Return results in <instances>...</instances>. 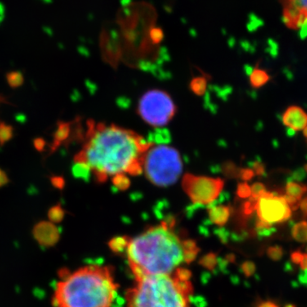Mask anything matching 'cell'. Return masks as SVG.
Returning a JSON list of instances; mask_svg holds the SVG:
<instances>
[{"label": "cell", "instance_id": "f1b7e54d", "mask_svg": "<svg viewBox=\"0 0 307 307\" xmlns=\"http://www.w3.org/2000/svg\"><path fill=\"white\" fill-rule=\"evenodd\" d=\"M306 172L303 168H298L293 171L292 175L290 177L289 181L300 182L305 179Z\"/></svg>", "mask_w": 307, "mask_h": 307}, {"label": "cell", "instance_id": "7402d4cb", "mask_svg": "<svg viewBox=\"0 0 307 307\" xmlns=\"http://www.w3.org/2000/svg\"><path fill=\"white\" fill-rule=\"evenodd\" d=\"M112 181L113 185L120 190H126L128 189L131 184L130 179L125 174H117L116 176H113Z\"/></svg>", "mask_w": 307, "mask_h": 307}, {"label": "cell", "instance_id": "30bf717a", "mask_svg": "<svg viewBox=\"0 0 307 307\" xmlns=\"http://www.w3.org/2000/svg\"><path fill=\"white\" fill-rule=\"evenodd\" d=\"M33 238L41 247H52L60 240V229L51 221H41L33 226Z\"/></svg>", "mask_w": 307, "mask_h": 307}, {"label": "cell", "instance_id": "4316f807", "mask_svg": "<svg viewBox=\"0 0 307 307\" xmlns=\"http://www.w3.org/2000/svg\"><path fill=\"white\" fill-rule=\"evenodd\" d=\"M50 181H51V185L55 189H59V190H63L65 187L66 181L63 177L53 175L50 178Z\"/></svg>", "mask_w": 307, "mask_h": 307}, {"label": "cell", "instance_id": "7c38bea8", "mask_svg": "<svg viewBox=\"0 0 307 307\" xmlns=\"http://www.w3.org/2000/svg\"><path fill=\"white\" fill-rule=\"evenodd\" d=\"M72 123L65 121H58L56 129L53 133V139L50 144V156L55 153L63 144H68L72 133Z\"/></svg>", "mask_w": 307, "mask_h": 307}, {"label": "cell", "instance_id": "2e32d148", "mask_svg": "<svg viewBox=\"0 0 307 307\" xmlns=\"http://www.w3.org/2000/svg\"><path fill=\"white\" fill-rule=\"evenodd\" d=\"M292 236L297 242H307V221L299 222L293 227Z\"/></svg>", "mask_w": 307, "mask_h": 307}, {"label": "cell", "instance_id": "484cf974", "mask_svg": "<svg viewBox=\"0 0 307 307\" xmlns=\"http://www.w3.org/2000/svg\"><path fill=\"white\" fill-rule=\"evenodd\" d=\"M237 194L240 198H248L251 197V187L247 183L238 184Z\"/></svg>", "mask_w": 307, "mask_h": 307}, {"label": "cell", "instance_id": "74e56055", "mask_svg": "<svg viewBox=\"0 0 307 307\" xmlns=\"http://www.w3.org/2000/svg\"><path fill=\"white\" fill-rule=\"evenodd\" d=\"M300 265L301 267V269H307V255H303L302 259L300 261Z\"/></svg>", "mask_w": 307, "mask_h": 307}, {"label": "cell", "instance_id": "83f0119b", "mask_svg": "<svg viewBox=\"0 0 307 307\" xmlns=\"http://www.w3.org/2000/svg\"><path fill=\"white\" fill-rule=\"evenodd\" d=\"M267 254H268V256L273 260H278L282 258L283 251H282V247L279 246H274V247H270L267 251Z\"/></svg>", "mask_w": 307, "mask_h": 307}, {"label": "cell", "instance_id": "d590c367", "mask_svg": "<svg viewBox=\"0 0 307 307\" xmlns=\"http://www.w3.org/2000/svg\"><path fill=\"white\" fill-rule=\"evenodd\" d=\"M300 208L302 212L303 216L307 218V197L300 201Z\"/></svg>", "mask_w": 307, "mask_h": 307}, {"label": "cell", "instance_id": "8d00e7d4", "mask_svg": "<svg viewBox=\"0 0 307 307\" xmlns=\"http://www.w3.org/2000/svg\"><path fill=\"white\" fill-rule=\"evenodd\" d=\"M258 307H279L278 305L276 304V303L273 302V301H270V300H267V301H264V302H261L259 304V306Z\"/></svg>", "mask_w": 307, "mask_h": 307}, {"label": "cell", "instance_id": "ac0fdd59", "mask_svg": "<svg viewBox=\"0 0 307 307\" xmlns=\"http://www.w3.org/2000/svg\"><path fill=\"white\" fill-rule=\"evenodd\" d=\"M14 137V128L11 125L0 121V146L2 147Z\"/></svg>", "mask_w": 307, "mask_h": 307}, {"label": "cell", "instance_id": "f35d334b", "mask_svg": "<svg viewBox=\"0 0 307 307\" xmlns=\"http://www.w3.org/2000/svg\"><path fill=\"white\" fill-rule=\"evenodd\" d=\"M8 103L7 99H5V97L0 95V103Z\"/></svg>", "mask_w": 307, "mask_h": 307}, {"label": "cell", "instance_id": "e575fe53", "mask_svg": "<svg viewBox=\"0 0 307 307\" xmlns=\"http://www.w3.org/2000/svg\"><path fill=\"white\" fill-rule=\"evenodd\" d=\"M303 255L304 254H301V252H294L291 255V259L295 264H300V261L302 259Z\"/></svg>", "mask_w": 307, "mask_h": 307}, {"label": "cell", "instance_id": "ffe728a7", "mask_svg": "<svg viewBox=\"0 0 307 307\" xmlns=\"http://www.w3.org/2000/svg\"><path fill=\"white\" fill-rule=\"evenodd\" d=\"M149 143L157 144H166L170 142V133L166 129H157L149 135Z\"/></svg>", "mask_w": 307, "mask_h": 307}, {"label": "cell", "instance_id": "4dcf8cb0", "mask_svg": "<svg viewBox=\"0 0 307 307\" xmlns=\"http://www.w3.org/2000/svg\"><path fill=\"white\" fill-rule=\"evenodd\" d=\"M239 175L241 179H243L245 181L252 179L255 176V171H253L252 169H241L239 171Z\"/></svg>", "mask_w": 307, "mask_h": 307}, {"label": "cell", "instance_id": "d6986e66", "mask_svg": "<svg viewBox=\"0 0 307 307\" xmlns=\"http://www.w3.org/2000/svg\"><path fill=\"white\" fill-rule=\"evenodd\" d=\"M74 162L75 163L73 164V168H72L73 176L77 179L87 180L91 171L90 167L84 162H79V161H74Z\"/></svg>", "mask_w": 307, "mask_h": 307}, {"label": "cell", "instance_id": "8992f818", "mask_svg": "<svg viewBox=\"0 0 307 307\" xmlns=\"http://www.w3.org/2000/svg\"><path fill=\"white\" fill-rule=\"evenodd\" d=\"M138 112L146 123L160 127L171 121L176 113V106L165 91L151 90L142 97Z\"/></svg>", "mask_w": 307, "mask_h": 307}, {"label": "cell", "instance_id": "8fae6325", "mask_svg": "<svg viewBox=\"0 0 307 307\" xmlns=\"http://www.w3.org/2000/svg\"><path fill=\"white\" fill-rule=\"evenodd\" d=\"M282 123L293 131H301L307 126V113L298 106H290L282 117Z\"/></svg>", "mask_w": 307, "mask_h": 307}, {"label": "cell", "instance_id": "44dd1931", "mask_svg": "<svg viewBox=\"0 0 307 307\" xmlns=\"http://www.w3.org/2000/svg\"><path fill=\"white\" fill-rule=\"evenodd\" d=\"M6 80L9 86L13 89L19 88L24 83V77L23 73L18 71H12L7 73Z\"/></svg>", "mask_w": 307, "mask_h": 307}, {"label": "cell", "instance_id": "1f68e13d", "mask_svg": "<svg viewBox=\"0 0 307 307\" xmlns=\"http://www.w3.org/2000/svg\"><path fill=\"white\" fill-rule=\"evenodd\" d=\"M46 146V142L45 139L42 138H37V139L33 140V147L37 151H43Z\"/></svg>", "mask_w": 307, "mask_h": 307}, {"label": "cell", "instance_id": "60d3db41", "mask_svg": "<svg viewBox=\"0 0 307 307\" xmlns=\"http://www.w3.org/2000/svg\"><path fill=\"white\" fill-rule=\"evenodd\" d=\"M304 170H305V172L307 174V164H305V166H304Z\"/></svg>", "mask_w": 307, "mask_h": 307}, {"label": "cell", "instance_id": "5b68a950", "mask_svg": "<svg viewBox=\"0 0 307 307\" xmlns=\"http://www.w3.org/2000/svg\"><path fill=\"white\" fill-rule=\"evenodd\" d=\"M143 170L152 184L169 186L175 184L183 171L179 152L166 145L150 147L143 157Z\"/></svg>", "mask_w": 307, "mask_h": 307}, {"label": "cell", "instance_id": "836d02e7", "mask_svg": "<svg viewBox=\"0 0 307 307\" xmlns=\"http://www.w3.org/2000/svg\"><path fill=\"white\" fill-rule=\"evenodd\" d=\"M242 269L244 270V272L247 276H250V275H252L254 272H255V264L251 263V262H247V263H245L242 265Z\"/></svg>", "mask_w": 307, "mask_h": 307}, {"label": "cell", "instance_id": "277c9868", "mask_svg": "<svg viewBox=\"0 0 307 307\" xmlns=\"http://www.w3.org/2000/svg\"><path fill=\"white\" fill-rule=\"evenodd\" d=\"M190 272L179 268L172 274L149 275L137 278L126 291L127 307H189Z\"/></svg>", "mask_w": 307, "mask_h": 307}, {"label": "cell", "instance_id": "603a6c76", "mask_svg": "<svg viewBox=\"0 0 307 307\" xmlns=\"http://www.w3.org/2000/svg\"><path fill=\"white\" fill-rule=\"evenodd\" d=\"M206 83L204 78H196L191 81L190 87L194 93L202 96L206 91Z\"/></svg>", "mask_w": 307, "mask_h": 307}, {"label": "cell", "instance_id": "cb8c5ba5", "mask_svg": "<svg viewBox=\"0 0 307 307\" xmlns=\"http://www.w3.org/2000/svg\"><path fill=\"white\" fill-rule=\"evenodd\" d=\"M128 238L126 237H117L116 239H113L109 243L111 250L116 251V252H121L123 250H126V246L128 244Z\"/></svg>", "mask_w": 307, "mask_h": 307}, {"label": "cell", "instance_id": "d4e9b609", "mask_svg": "<svg viewBox=\"0 0 307 307\" xmlns=\"http://www.w3.org/2000/svg\"><path fill=\"white\" fill-rule=\"evenodd\" d=\"M266 192V188L262 183H255L251 187V197L255 199H259Z\"/></svg>", "mask_w": 307, "mask_h": 307}, {"label": "cell", "instance_id": "7a4b0ae2", "mask_svg": "<svg viewBox=\"0 0 307 307\" xmlns=\"http://www.w3.org/2000/svg\"><path fill=\"white\" fill-rule=\"evenodd\" d=\"M171 226L163 222L129 239L125 251L136 279L149 275L172 274L196 258L197 244L181 240Z\"/></svg>", "mask_w": 307, "mask_h": 307}, {"label": "cell", "instance_id": "e0dca14e", "mask_svg": "<svg viewBox=\"0 0 307 307\" xmlns=\"http://www.w3.org/2000/svg\"><path fill=\"white\" fill-rule=\"evenodd\" d=\"M65 214L66 211L63 209V206L60 203H57L49 209L47 215H48L49 221H51L53 224H58L63 221Z\"/></svg>", "mask_w": 307, "mask_h": 307}, {"label": "cell", "instance_id": "3957f363", "mask_svg": "<svg viewBox=\"0 0 307 307\" xmlns=\"http://www.w3.org/2000/svg\"><path fill=\"white\" fill-rule=\"evenodd\" d=\"M60 275L55 283L53 307H110L118 285L110 267L86 265Z\"/></svg>", "mask_w": 307, "mask_h": 307}, {"label": "cell", "instance_id": "6da1fadb", "mask_svg": "<svg viewBox=\"0 0 307 307\" xmlns=\"http://www.w3.org/2000/svg\"><path fill=\"white\" fill-rule=\"evenodd\" d=\"M88 126L86 144L74 161L86 163L100 183L117 174H142L143 157L152 144L134 131L113 125Z\"/></svg>", "mask_w": 307, "mask_h": 307}, {"label": "cell", "instance_id": "52a82bcc", "mask_svg": "<svg viewBox=\"0 0 307 307\" xmlns=\"http://www.w3.org/2000/svg\"><path fill=\"white\" fill-rule=\"evenodd\" d=\"M257 228L259 231L272 229L273 224L287 221L292 215V209L282 196L267 191L257 201Z\"/></svg>", "mask_w": 307, "mask_h": 307}, {"label": "cell", "instance_id": "d6a6232c", "mask_svg": "<svg viewBox=\"0 0 307 307\" xmlns=\"http://www.w3.org/2000/svg\"><path fill=\"white\" fill-rule=\"evenodd\" d=\"M10 183V179L7 174L3 169L0 168V188L7 185Z\"/></svg>", "mask_w": 307, "mask_h": 307}, {"label": "cell", "instance_id": "f546056e", "mask_svg": "<svg viewBox=\"0 0 307 307\" xmlns=\"http://www.w3.org/2000/svg\"><path fill=\"white\" fill-rule=\"evenodd\" d=\"M253 171H255V174L258 176H262L265 174V167L264 164L261 161H257L253 163Z\"/></svg>", "mask_w": 307, "mask_h": 307}, {"label": "cell", "instance_id": "ab89813d", "mask_svg": "<svg viewBox=\"0 0 307 307\" xmlns=\"http://www.w3.org/2000/svg\"><path fill=\"white\" fill-rule=\"evenodd\" d=\"M303 135H304L305 139L307 140V126H305V128L303 129Z\"/></svg>", "mask_w": 307, "mask_h": 307}, {"label": "cell", "instance_id": "9c48e42d", "mask_svg": "<svg viewBox=\"0 0 307 307\" xmlns=\"http://www.w3.org/2000/svg\"><path fill=\"white\" fill-rule=\"evenodd\" d=\"M280 2L286 27L299 33L307 30V0H280Z\"/></svg>", "mask_w": 307, "mask_h": 307}, {"label": "cell", "instance_id": "ba28073f", "mask_svg": "<svg viewBox=\"0 0 307 307\" xmlns=\"http://www.w3.org/2000/svg\"><path fill=\"white\" fill-rule=\"evenodd\" d=\"M220 179L195 176L186 174L183 179V188L195 204L207 205L219 197L224 188Z\"/></svg>", "mask_w": 307, "mask_h": 307}, {"label": "cell", "instance_id": "5bb4252c", "mask_svg": "<svg viewBox=\"0 0 307 307\" xmlns=\"http://www.w3.org/2000/svg\"><path fill=\"white\" fill-rule=\"evenodd\" d=\"M285 189L286 195L294 197L298 201H301L303 196L307 193V185L300 184L298 182L289 181Z\"/></svg>", "mask_w": 307, "mask_h": 307}, {"label": "cell", "instance_id": "9a60e30c", "mask_svg": "<svg viewBox=\"0 0 307 307\" xmlns=\"http://www.w3.org/2000/svg\"><path fill=\"white\" fill-rule=\"evenodd\" d=\"M270 81V76L265 71L255 69L250 76L251 86L254 88H260Z\"/></svg>", "mask_w": 307, "mask_h": 307}, {"label": "cell", "instance_id": "4fadbf2b", "mask_svg": "<svg viewBox=\"0 0 307 307\" xmlns=\"http://www.w3.org/2000/svg\"><path fill=\"white\" fill-rule=\"evenodd\" d=\"M208 214L209 218L214 224L217 225H224L229 219L231 209L229 206L224 205L214 206L209 209Z\"/></svg>", "mask_w": 307, "mask_h": 307}]
</instances>
